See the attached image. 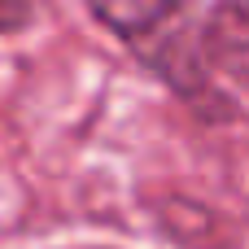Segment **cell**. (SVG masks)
Here are the masks:
<instances>
[{
  "label": "cell",
  "instance_id": "7a4b0ae2",
  "mask_svg": "<svg viewBox=\"0 0 249 249\" xmlns=\"http://www.w3.org/2000/svg\"><path fill=\"white\" fill-rule=\"evenodd\" d=\"M26 18H31V9H9V4H0V31H9V26L26 22Z\"/></svg>",
  "mask_w": 249,
  "mask_h": 249
},
{
  "label": "cell",
  "instance_id": "6da1fadb",
  "mask_svg": "<svg viewBox=\"0 0 249 249\" xmlns=\"http://www.w3.org/2000/svg\"><path fill=\"white\" fill-rule=\"evenodd\" d=\"M206 48L214 57V66L223 74H232L236 83L249 88V0L236 4H219L206 13Z\"/></svg>",
  "mask_w": 249,
  "mask_h": 249
}]
</instances>
